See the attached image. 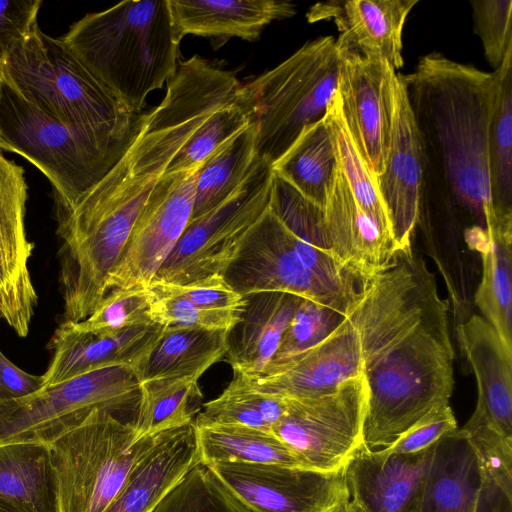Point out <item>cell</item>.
<instances>
[{
  "label": "cell",
  "mask_w": 512,
  "mask_h": 512,
  "mask_svg": "<svg viewBox=\"0 0 512 512\" xmlns=\"http://www.w3.org/2000/svg\"><path fill=\"white\" fill-rule=\"evenodd\" d=\"M195 431L201 463L204 465L248 463L300 466L295 456L271 431L247 426H195Z\"/></svg>",
  "instance_id": "d6a6232c"
},
{
  "label": "cell",
  "mask_w": 512,
  "mask_h": 512,
  "mask_svg": "<svg viewBox=\"0 0 512 512\" xmlns=\"http://www.w3.org/2000/svg\"><path fill=\"white\" fill-rule=\"evenodd\" d=\"M169 432L138 439L133 423L92 411L47 446L58 512H105L133 468Z\"/></svg>",
  "instance_id": "52a82bcc"
},
{
  "label": "cell",
  "mask_w": 512,
  "mask_h": 512,
  "mask_svg": "<svg viewBox=\"0 0 512 512\" xmlns=\"http://www.w3.org/2000/svg\"><path fill=\"white\" fill-rule=\"evenodd\" d=\"M344 512H363L360 508L354 505L352 502H348Z\"/></svg>",
  "instance_id": "681fc988"
},
{
  "label": "cell",
  "mask_w": 512,
  "mask_h": 512,
  "mask_svg": "<svg viewBox=\"0 0 512 512\" xmlns=\"http://www.w3.org/2000/svg\"><path fill=\"white\" fill-rule=\"evenodd\" d=\"M470 4L475 32L495 70L512 48V0H472Z\"/></svg>",
  "instance_id": "b9f144b4"
},
{
  "label": "cell",
  "mask_w": 512,
  "mask_h": 512,
  "mask_svg": "<svg viewBox=\"0 0 512 512\" xmlns=\"http://www.w3.org/2000/svg\"><path fill=\"white\" fill-rule=\"evenodd\" d=\"M151 320L162 326H190L209 330H230L240 320V312L204 309L175 295L146 286Z\"/></svg>",
  "instance_id": "60d3db41"
},
{
  "label": "cell",
  "mask_w": 512,
  "mask_h": 512,
  "mask_svg": "<svg viewBox=\"0 0 512 512\" xmlns=\"http://www.w3.org/2000/svg\"><path fill=\"white\" fill-rule=\"evenodd\" d=\"M257 128H245L217 148L198 168L190 220L212 210L246 179L256 155Z\"/></svg>",
  "instance_id": "1f68e13d"
},
{
  "label": "cell",
  "mask_w": 512,
  "mask_h": 512,
  "mask_svg": "<svg viewBox=\"0 0 512 512\" xmlns=\"http://www.w3.org/2000/svg\"><path fill=\"white\" fill-rule=\"evenodd\" d=\"M485 228L470 230L469 243L482 258V278L474 302L482 317L512 350V212H494Z\"/></svg>",
  "instance_id": "484cf974"
},
{
  "label": "cell",
  "mask_w": 512,
  "mask_h": 512,
  "mask_svg": "<svg viewBox=\"0 0 512 512\" xmlns=\"http://www.w3.org/2000/svg\"><path fill=\"white\" fill-rule=\"evenodd\" d=\"M345 316L360 342L367 395L363 445L384 449L449 404L454 351L448 308L433 273L410 249L359 288Z\"/></svg>",
  "instance_id": "6da1fadb"
},
{
  "label": "cell",
  "mask_w": 512,
  "mask_h": 512,
  "mask_svg": "<svg viewBox=\"0 0 512 512\" xmlns=\"http://www.w3.org/2000/svg\"><path fill=\"white\" fill-rule=\"evenodd\" d=\"M337 94L346 126L370 172L384 171L389 148L396 71L384 59L339 53Z\"/></svg>",
  "instance_id": "5bb4252c"
},
{
  "label": "cell",
  "mask_w": 512,
  "mask_h": 512,
  "mask_svg": "<svg viewBox=\"0 0 512 512\" xmlns=\"http://www.w3.org/2000/svg\"><path fill=\"white\" fill-rule=\"evenodd\" d=\"M344 317L329 307L302 299L281 338L276 353L262 374L318 344Z\"/></svg>",
  "instance_id": "f35d334b"
},
{
  "label": "cell",
  "mask_w": 512,
  "mask_h": 512,
  "mask_svg": "<svg viewBox=\"0 0 512 512\" xmlns=\"http://www.w3.org/2000/svg\"><path fill=\"white\" fill-rule=\"evenodd\" d=\"M228 332L190 326H164L151 351L134 369L139 384L158 379L198 380L213 364L225 357Z\"/></svg>",
  "instance_id": "83f0119b"
},
{
  "label": "cell",
  "mask_w": 512,
  "mask_h": 512,
  "mask_svg": "<svg viewBox=\"0 0 512 512\" xmlns=\"http://www.w3.org/2000/svg\"><path fill=\"white\" fill-rule=\"evenodd\" d=\"M199 463L194 423L170 431L137 463L105 512H152Z\"/></svg>",
  "instance_id": "cb8c5ba5"
},
{
  "label": "cell",
  "mask_w": 512,
  "mask_h": 512,
  "mask_svg": "<svg viewBox=\"0 0 512 512\" xmlns=\"http://www.w3.org/2000/svg\"><path fill=\"white\" fill-rule=\"evenodd\" d=\"M3 145H4V140L2 138V134H1V131H0V149H3Z\"/></svg>",
  "instance_id": "816d5d0a"
},
{
  "label": "cell",
  "mask_w": 512,
  "mask_h": 512,
  "mask_svg": "<svg viewBox=\"0 0 512 512\" xmlns=\"http://www.w3.org/2000/svg\"><path fill=\"white\" fill-rule=\"evenodd\" d=\"M272 165L259 157L222 203L192 219L151 282L186 285L224 277L250 229L269 208Z\"/></svg>",
  "instance_id": "9c48e42d"
},
{
  "label": "cell",
  "mask_w": 512,
  "mask_h": 512,
  "mask_svg": "<svg viewBox=\"0 0 512 512\" xmlns=\"http://www.w3.org/2000/svg\"><path fill=\"white\" fill-rule=\"evenodd\" d=\"M434 447L387 454L362 445L345 468L350 502L363 512H421Z\"/></svg>",
  "instance_id": "ac0fdd59"
},
{
  "label": "cell",
  "mask_w": 512,
  "mask_h": 512,
  "mask_svg": "<svg viewBox=\"0 0 512 512\" xmlns=\"http://www.w3.org/2000/svg\"><path fill=\"white\" fill-rule=\"evenodd\" d=\"M248 512H344L349 500L345 468L320 472L280 464L206 465Z\"/></svg>",
  "instance_id": "7c38bea8"
},
{
  "label": "cell",
  "mask_w": 512,
  "mask_h": 512,
  "mask_svg": "<svg viewBox=\"0 0 512 512\" xmlns=\"http://www.w3.org/2000/svg\"><path fill=\"white\" fill-rule=\"evenodd\" d=\"M240 320L228 332L226 361L235 374H262L276 353L301 297L282 292L246 295Z\"/></svg>",
  "instance_id": "d4e9b609"
},
{
  "label": "cell",
  "mask_w": 512,
  "mask_h": 512,
  "mask_svg": "<svg viewBox=\"0 0 512 512\" xmlns=\"http://www.w3.org/2000/svg\"><path fill=\"white\" fill-rule=\"evenodd\" d=\"M336 166V155L324 117L306 126L286 152L272 164L274 174L322 208Z\"/></svg>",
  "instance_id": "4dcf8cb0"
},
{
  "label": "cell",
  "mask_w": 512,
  "mask_h": 512,
  "mask_svg": "<svg viewBox=\"0 0 512 512\" xmlns=\"http://www.w3.org/2000/svg\"><path fill=\"white\" fill-rule=\"evenodd\" d=\"M0 512H58L47 446H0Z\"/></svg>",
  "instance_id": "f1b7e54d"
},
{
  "label": "cell",
  "mask_w": 512,
  "mask_h": 512,
  "mask_svg": "<svg viewBox=\"0 0 512 512\" xmlns=\"http://www.w3.org/2000/svg\"><path fill=\"white\" fill-rule=\"evenodd\" d=\"M170 7L181 38L209 37L219 45L232 37L254 41L271 22L296 14L293 3L279 0H170Z\"/></svg>",
  "instance_id": "4316f807"
},
{
  "label": "cell",
  "mask_w": 512,
  "mask_h": 512,
  "mask_svg": "<svg viewBox=\"0 0 512 512\" xmlns=\"http://www.w3.org/2000/svg\"><path fill=\"white\" fill-rule=\"evenodd\" d=\"M202 399L198 380L158 379L140 383L136 437L156 435L194 423Z\"/></svg>",
  "instance_id": "e575fe53"
},
{
  "label": "cell",
  "mask_w": 512,
  "mask_h": 512,
  "mask_svg": "<svg viewBox=\"0 0 512 512\" xmlns=\"http://www.w3.org/2000/svg\"><path fill=\"white\" fill-rule=\"evenodd\" d=\"M4 82L61 122L130 139L131 113L60 39L38 24L4 61Z\"/></svg>",
  "instance_id": "277c9868"
},
{
  "label": "cell",
  "mask_w": 512,
  "mask_h": 512,
  "mask_svg": "<svg viewBox=\"0 0 512 512\" xmlns=\"http://www.w3.org/2000/svg\"><path fill=\"white\" fill-rule=\"evenodd\" d=\"M399 76L424 145L437 154L449 188L485 219L494 211L487 154L494 72L433 52Z\"/></svg>",
  "instance_id": "7a4b0ae2"
},
{
  "label": "cell",
  "mask_w": 512,
  "mask_h": 512,
  "mask_svg": "<svg viewBox=\"0 0 512 512\" xmlns=\"http://www.w3.org/2000/svg\"><path fill=\"white\" fill-rule=\"evenodd\" d=\"M0 319H1V317H0Z\"/></svg>",
  "instance_id": "f5cc1de1"
},
{
  "label": "cell",
  "mask_w": 512,
  "mask_h": 512,
  "mask_svg": "<svg viewBox=\"0 0 512 512\" xmlns=\"http://www.w3.org/2000/svg\"><path fill=\"white\" fill-rule=\"evenodd\" d=\"M457 335L478 391L475 410L464 426L484 427L512 439V350L479 315L461 323Z\"/></svg>",
  "instance_id": "603a6c76"
},
{
  "label": "cell",
  "mask_w": 512,
  "mask_h": 512,
  "mask_svg": "<svg viewBox=\"0 0 512 512\" xmlns=\"http://www.w3.org/2000/svg\"><path fill=\"white\" fill-rule=\"evenodd\" d=\"M269 208L288 228L291 244L304 265L319 277H333L338 264L325 245L323 208L274 172Z\"/></svg>",
  "instance_id": "f546056e"
},
{
  "label": "cell",
  "mask_w": 512,
  "mask_h": 512,
  "mask_svg": "<svg viewBox=\"0 0 512 512\" xmlns=\"http://www.w3.org/2000/svg\"><path fill=\"white\" fill-rule=\"evenodd\" d=\"M60 39L133 114L176 73L182 40L170 0H128L85 15Z\"/></svg>",
  "instance_id": "3957f363"
},
{
  "label": "cell",
  "mask_w": 512,
  "mask_h": 512,
  "mask_svg": "<svg viewBox=\"0 0 512 512\" xmlns=\"http://www.w3.org/2000/svg\"><path fill=\"white\" fill-rule=\"evenodd\" d=\"M27 191L23 168L0 154V317L19 337L28 335L38 300L28 265Z\"/></svg>",
  "instance_id": "9a60e30c"
},
{
  "label": "cell",
  "mask_w": 512,
  "mask_h": 512,
  "mask_svg": "<svg viewBox=\"0 0 512 512\" xmlns=\"http://www.w3.org/2000/svg\"><path fill=\"white\" fill-rule=\"evenodd\" d=\"M72 323L81 331L100 335H114L131 327L152 324L146 287L113 289L87 318Z\"/></svg>",
  "instance_id": "ab89813d"
},
{
  "label": "cell",
  "mask_w": 512,
  "mask_h": 512,
  "mask_svg": "<svg viewBox=\"0 0 512 512\" xmlns=\"http://www.w3.org/2000/svg\"><path fill=\"white\" fill-rule=\"evenodd\" d=\"M195 426H247L271 431L262 416L229 389L205 403L194 420Z\"/></svg>",
  "instance_id": "f6af8a7d"
},
{
  "label": "cell",
  "mask_w": 512,
  "mask_h": 512,
  "mask_svg": "<svg viewBox=\"0 0 512 512\" xmlns=\"http://www.w3.org/2000/svg\"><path fill=\"white\" fill-rule=\"evenodd\" d=\"M140 401V384L131 366L93 370L63 382L44 386L28 396L0 403V446H48L94 410H106L132 423Z\"/></svg>",
  "instance_id": "ba28073f"
},
{
  "label": "cell",
  "mask_w": 512,
  "mask_h": 512,
  "mask_svg": "<svg viewBox=\"0 0 512 512\" xmlns=\"http://www.w3.org/2000/svg\"><path fill=\"white\" fill-rule=\"evenodd\" d=\"M4 85V63L0 60V97Z\"/></svg>",
  "instance_id": "f907efd6"
},
{
  "label": "cell",
  "mask_w": 512,
  "mask_h": 512,
  "mask_svg": "<svg viewBox=\"0 0 512 512\" xmlns=\"http://www.w3.org/2000/svg\"><path fill=\"white\" fill-rule=\"evenodd\" d=\"M40 0H0V60L37 25Z\"/></svg>",
  "instance_id": "bcb514c9"
},
{
  "label": "cell",
  "mask_w": 512,
  "mask_h": 512,
  "mask_svg": "<svg viewBox=\"0 0 512 512\" xmlns=\"http://www.w3.org/2000/svg\"><path fill=\"white\" fill-rule=\"evenodd\" d=\"M148 286L166 294L182 297L204 309L242 313L246 305L245 296L233 290L224 277L206 278L186 285L151 282Z\"/></svg>",
  "instance_id": "7bdbcfd3"
},
{
  "label": "cell",
  "mask_w": 512,
  "mask_h": 512,
  "mask_svg": "<svg viewBox=\"0 0 512 512\" xmlns=\"http://www.w3.org/2000/svg\"><path fill=\"white\" fill-rule=\"evenodd\" d=\"M361 374L359 335L345 316L315 346L254 379L244 377L259 391L300 399L332 392Z\"/></svg>",
  "instance_id": "e0dca14e"
},
{
  "label": "cell",
  "mask_w": 512,
  "mask_h": 512,
  "mask_svg": "<svg viewBox=\"0 0 512 512\" xmlns=\"http://www.w3.org/2000/svg\"><path fill=\"white\" fill-rule=\"evenodd\" d=\"M324 121L332 139L337 165L355 200L393 243L392 227L378 189L377 178L370 172L354 144L337 91L327 107Z\"/></svg>",
  "instance_id": "d590c367"
},
{
  "label": "cell",
  "mask_w": 512,
  "mask_h": 512,
  "mask_svg": "<svg viewBox=\"0 0 512 512\" xmlns=\"http://www.w3.org/2000/svg\"><path fill=\"white\" fill-rule=\"evenodd\" d=\"M418 0H333L320 2L307 12L311 23L333 20L339 53H357L387 61L396 71L403 64L402 31Z\"/></svg>",
  "instance_id": "44dd1931"
},
{
  "label": "cell",
  "mask_w": 512,
  "mask_h": 512,
  "mask_svg": "<svg viewBox=\"0 0 512 512\" xmlns=\"http://www.w3.org/2000/svg\"><path fill=\"white\" fill-rule=\"evenodd\" d=\"M457 429V421L449 404L441 405L418 420L390 446L379 449L387 454H413L436 444Z\"/></svg>",
  "instance_id": "ee69618b"
},
{
  "label": "cell",
  "mask_w": 512,
  "mask_h": 512,
  "mask_svg": "<svg viewBox=\"0 0 512 512\" xmlns=\"http://www.w3.org/2000/svg\"><path fill=\"white\" fill-rule=\"evenodd\" d=\"M425 145L415 121L405 86L394 79L393 119L383 173L377 185L392 227L396 254L411 249L419 219Z\"/></svg>",
  "instance_id": "2e32d148"
},
{
  "label": "cell",
  "mask_w": 512,
  "mask_h": 512,
  "mask_svg": "<svg viewBox=\"0 0 512 512\" xmlns=\"http://www.w3.org/2000/svg\"><path fill=\"white\" fill-rule=\"evenodd\" d=\"M494 75L487 148L490 193L494 209L512 212V48Z\"/></svg>",
  "instance_id": "836d02e7"
},
{
  "label": "cell",
  "mask_w": 512,
  "mask_h": 512,
  "mask_svg": "<svg viewBox=\"0 0 512 512\" xmlns=\"http://www.w3.org/2000/svg\"><path fill=\"white\" fill-rule=\"evenodd\" d=\"M152 512H248L202 463L190 470Z\"/></svg>",
  "instance_id": "74e56055"
},
{
  "label": "cell",
  "mask_w": 512,
  "mask_h": 512,
  "mask_svg": "<svg viewBox=\"0 0 512 512\" xmlns=\"http://www.w3.org/2000/svg\"><path fill=\"white\" fill-rule=\"evenodd\" d=\"M511 502L488 478L460 429L435 444L421 512H499Z\"/></svg>",
  "instance_id": "ffe728a7"
},
{
  "label": "cell",
  "mask_w": 512,
  "mask_h": 512,
  "mask_svg": "<svg viewBox=\"0 0 512 512\" xmlns=\"http://www.w3.org/2000/svg\"><path fill=\"white\" fill-rule=\"evenodd\" d=\"M338 62L335 38L318 37L241 85L237 99L257 128V157L272 165L306 126L324 117L337 91Z\"/></svg>",
  "instance_id": "8992f818"
},
{
  "label": "cell",
  "mask_w": 512,
  "mask_h": 512,
  "mask_svg": "<svg viewBox=\"0 0 512 512\" xmlns=\"http://www.w3.org/2000/svg\"><path fill=\"white\" fill-rule=\"evenodd\" d=\"M43 387V375L20 369L0 350V403L28 396Z\"/></svg>",
  "instance_id": "c3c4849f"
},
{
  "label": "cell",
  "mask_w": 512,
  "mask_h": 512,
  "mask_svg": "<svg viewBox=\"0 0 512 512\" xmlns=\"http://www.w3.org/2000/svg\"><path fill=\"white\" fill-rule=\"evenodd\" d=\"M3 150L17 153L50 181L55 207H69L118 162L123 139L48 116L4 82L0 97Z\"/></svg>",
  "instance_id": "5b68a950"
},
{
  "label": "cell",
  "mask_w": 512,
  "mask_h": 512,
  "mask_svg": "<svg viewBox=\"0 0 512 512\" xmlns=\"http://www.w3.org/2000/svg\"><path fill=\"white\" fill-rule=\"evenodd\" d=\"M224 279L243 296L289 293L329 307L343 316L357 296L328 283L304 265L291 244L288 229L270 208L247 233Z\"/></svg>",
  "instance_id": "8fae6325"
},
{
  "label": "cell",
  "mask_w": 512,
  "mask_h": 512,
  "mask_svg": "<svg viewBox=\"0 0 512 512\" xmlns=\"http://www.w3.org/2000/svg\"><path fill=\"white\" fill-rule=\"evenodd\" d=\"M326 248L361 287L396 257L391 239L364 212L336 166L323 207Z\"/></svg>",
  "instance_id": "d6986e66"
},
{
  "label": "cell",
  "mask_w": 512,
  "mask_h": 512,
  "mask_svg": "<svg viewBox=\"0 0 512 512\" xmlns=\"http://www.w3.org/2000/svg\"><path fill=\"white\" fill-rule=\"evenodd\" d=\"M164 330L152 323L128 328L114 335L81 331L63 321L48 344L51 361L43 374L44 386L104 367L126 365L134 369L151 351Z\"/></svg>",
  "instance_id": "7402d4cb"
},
{
  "label": "cell",
  "mask_w": 512,
  "mask_h": 512,
  "mask_svg": "<svg viewBox=\"0 0 512 512\" xmlns=\"http://www.w3.org/2000/svg\"><path fill=\"white\" fill-rule=\"evenodd\" d=\"M199 167L165 173L157 182L108 277L107 294L151 283L190 221Z\"/></svg>",
  "instance_id": "4fadbf2b"
},
{
  "label": "cell",
  "mask_w": 512,
  "mask_h": 512,
  "mask_svg": "<svg viewBox=\"0 0 512 512\" xmlns=\"http://www.w3.org/2000/svg\"><path fill=\"white\" fill-rule=\"evenodd\" d=\"M366 396L361 374L329 393L286 398V411L272 432L301 467L320 472L341 470L363 445Z\"/></svg>",
  "instance_id": "30bf717a"
},
{
  "label": "cell",
  "mask_w": 512,
  "mask_h": 512,
  "mask_svg": "<svg viewBox=\"0 0 512 512\" xmlns=\"http://www.w3.org/2000/svg\"><path fill=\"white\" fill-rule=\"evenodd\" d=\"M249 123V115L238 99L221 107L197 128L175 155L166 173L201 166L217 148Z\"/></svg>",
  "instance_id": "8d00e7d4"
},
{
  "label": "cell",
  "mask_w": 512,
  "mask_h": 512,
  "mask_svg": "<svg viewBox=\"0 0 512 512\" xmlns=\"http://www.w3.org/2000/svg\"><path fill=\"white\" fill-rule=\"evenodd\" d=\"M227 389L256 410L271 429L286 411V398L257 390L243 375L235 374Z\"/></svg>",
  "instance_id": "7dc6e473"
}]
</instances>
